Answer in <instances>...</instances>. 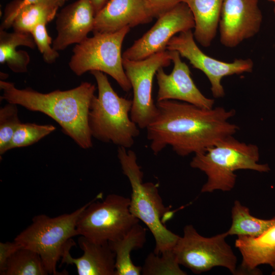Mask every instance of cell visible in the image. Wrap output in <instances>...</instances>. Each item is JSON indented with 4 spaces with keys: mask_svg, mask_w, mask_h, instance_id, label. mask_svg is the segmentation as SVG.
Returning a JSON list of instances; mask_svg holds the SVG:
<instances>
[{
    "mask_svg": "<svg viewBox=\"0 0 275 275\" xmlns=\"http://www.w3.org/2000/svg\"><path fill=\"white\" fill-rule=\"evenodd\" d=\"M130 29L95 33L76 44L69 62L71 70L79 76L88 71H101L113 77L123 91H129L131 86L123 67L121 49Z\"/></svg>",
    "mask_w": 275,
    "mask_h": 275,
    "instance_id": "7",
    "label": "cell"
},
{
    "mask_svg": "<svg viewBox=\"0 0 275 275\" xmlns=\"http://www.w3.org/2000/svg\"><path fill=\"white\" fill-rule=\"evenodd\" d=\"M91 3L95 15L105 5L108 0H89Z\"/></svg>",
    "mask_w": 275,
    "mask_h": 275,
    "instance_id": "32",
    "label": "cell"
},
{
    "mask_svg": "<svg viewBox=\"0 0 275 275\" xmlns=\"http://www.w3.org/2000/svg\"><path fill=\"white\" fill-rule=\"evenodd\" d=\"M262 14L258 0H224L218 24L221 43L233 48L260 31Z\"/></svg>",
    "mask_w": 275,
    "mask_h": 275,
    "instance_id": "13",
    "label": "cell"
},
{
    "mask_svg": "<svg viewBox=\"0 0 275 275\" xmlns=\"http://www.w3.org/2000/svg\"><path fill=\"white\" fill-rule=\"evenodd\" d=\"M235 245L242 258L235 274H259L257 267L262 264L275 270V226L256 237L238 236Z\"/></svg>",
    "mask_w": 275,
    "mask_h": 275,
    "instance_id": "18",
    "label": "cell"
},
{
    "mask_svg": "<svg viewBox=\"0 0 275 275\" xmlns=\"http://www.w3.org/2000/svg\"><path fill=\"white\" fill-rule=\"evenodd\" d=\"M48 274L40 255L35 251L22 247L8 260L1 275Z\"/></svg>",
    "mask_w": 275,
    "mask_h": 275,
    "instance_id": "24",
    "label": "cell"
},
{
    "mask_svg": "<svg viewBox=\"0 0 275 275\" xmlns=\"http://www.w3.org/2000/svg\"><path fill=\"white\" fill-rule=\"evenodd\" d=\"M86 205L71 213L54 217L43 214L36 215L32 224L14 240L22 247L37 253L48 274H60L57 270V263L71 238L78 236L76 224Z\"/></svg>",
    "mask_w": 275,
    "mask_h": 275,
    "instance_id": "6",
    "label": "cell"
},
{
    "mask_svg": "<svg viewBox=\"0 0 275 275\" xmlns=\"http://www.w3.org/2000/svg\"><path fill=\"white\" fill-rule=\"evenodd\" d=\"M17 2L20 6L38 4L45 5L58 9L60 7L58 0H17Z\"/></svg>",
    "mask_w": 275,
    "mask_h": 275,
    "instance_id": "31",
    "label": "cell"
},
{
    "mask_svg": "<svg viewBox=\"0 0 275 275\" xmlns=\"http://www.w3.org/2000/svg\"><path fill=\"white\" fill-rule=\"evenodd\" d=\"M174 66L170 74L163 68H159L155 76L158 85L157 102L167 100H178L210 109L214 100L204 96L194 82L188 66L183 62L177 51L169 50Z\"/></svg>",
    "mask_w": 275,
    "mask_h": 275,
    "instance_id": "14",
    "label": "cell"
},
{
    "mask_svg": "<svg viewBox=\"0 0 275 275\" xmlns=\"http://www.w3.org/2000/svg\"><path fill=\"white\" fill-rule=\"evenodd\" d=\"M177 261L173 249L159 255L150 253L145 260L142 274L144 275L175 274L185 275Z\"/></svg>",
    "mask_w": 275,
    "mask_h": 275,
    "instance_id": "25",
    "label": "cell"
},
{
    "mask_svg": "<svg viewBox=\"0 0 275 275\" xmlns=\"http://www.w3.org/2000/svg\"><path fill=\"white\" fill-rule=\"evenodd\" d=\"M273 13H274V14L275 15V7L273 8Z\"/></svg>",
    "mask_w": 275,
    "mask_h": 275,
    "instance_id": "35",
    "label": "cell"
},
{
    "mask_svg": "<svg viewBox=\"0 0 275 275\" xmlns=\"http://www.w3.org/2000/svg\"><path fill=\"white\" fill-rule=\"evenodd\" d=\"M0 88L1 99L48 116L80 147L87 149L93 146L88 116L96 91L94 85L82 82L72 89L42 93L29 88L19 89L13 83L1 80Z\"/></svg>",
    "mask_w": 275,
    "mask_h": 275,
    "instance_id": "2",
    "label": "cell"
},
{
    "mask_svg": "<svg viewBox=\"0 0 275 275\" xmlns=\"http://www.w3.org/2000/svg\"><path fill=\"white\" fill-rule=\"evenodd\" d=\"M22 246L16 242H0V274L4 271L9 258Z\"/></svg>",
    "mask_w": 275,
    "mask_h": 275,
    "instance_id": "30",
    "label": "cell"
},
{
    "mask_svg": "<svg viewBox=\"0 0 275 275\" xmlns=\"http://www.w3.org/2000/svg\"><path fill=\"white\" fill-rule=\"evenodd\" d=\"M195 40L191 30L180 33L171 38L166 49L177 51L181 57L187 59L194 68L202 71L210 83L214 97L225 96V90L221 82L223 77L252 71L254 63L251 59H235L230 63L218 60L205 54Z\"/></svg>",
    "mask_w": 275,
    "mask_h": 275,
    "instance_id": "11",
    "label": "cell"
},
{
    "mask_svg": "<svg viewBox=\"0 0 275 275\" xmlns=\"http://www.w3.org/2000/svg\"><path fill=\"white\" fill-rule=\"evenodd\" d=\"M271 275H275V270L272 271Z\"/></svg>",
    "mask_w": 275,
    "mask_h": 275,
    "instance_id": "34",
    "label": "cell"
},
{
    "mask_svg": "<svg viewBox=\"0 0 275 275\" xmlns=\"http://www.w3.org/2000/svg\"><path fill=\"white\" fill-rule=\"evenodd\" d=\"M95 16L89 0H77L64 7L56 15L57 35L52 42L53 49L63 50L85 40L93 31Z\"/></svg>",
    "mask_w": 275,
    "mask_h": 275,
    "instance_id": "15",
    "label": "cell"
},
{
    "mask_svg": "<svg viewBox=\"0 0 275 275\" xmlns=\"http://www.w3.org/2000/svg\"><path fill=\"white\" fill-rule=\"evenodd\" d=\"M117 156L122 172L131 185L130 211L146 225L152 234L155 241L154 253L159 255L172 250L180 236L171 231L164 225L174 212L163 204L157 184L143 182L144 174L134 151L118 147Z\"/></svg>",
    "mask_w": 275,
    "mask_h": 275,
    "instance_id": "3",
    "label": "cell"
},
{
    "mask_svg": "<svg viewBox=\"0 0 275 275\" xmlns=\"http://www.w3.org/2000/svg\"><path fill=\"white\" fill-rule=\"evenodd\" d=\"M56 130L50 124L21 123L15 130L8 145L7 151L13 148L32 145Z\"/></svg>",
    "mask_w": 275,
    "mask_h": 275,
    "instance_id": "26",
    "label": "cell"
},
{
    "mask_svg": "<svg viewBox=\"0 0 275 275\" xmlns=\"http://www.w3.org/2000/svg\"><path fill=\"white\" fill-rule=\"evenodd\" d=\"M98 89L88 116L91 134L98 141L128 149L139 135L138 126L131 119L132 101L119 96L104 73L92 71Z\"/></svg>",
    "mask_w": 275,
    "mask_h": 275,
    "instance_id": "5",
    "label": "cell"
},
{
    "mask_svg": "<svg viewBox=\"0 0 275 275\" xmlns=\"http://www.w3.org/2000/svg\"><path fill=\"white\" fill-rule=\"evenodd\" d=\"M228 236L226 232L212 237H204L192 225H187L173 251L179 264L194 273L200 274L214 267L221 266L235 274L237 259L226 241Z\"/></svg>",
    "mask_w": 275,
    "mask_h": 275,
    "instance_id": "9",
    "label": "cell"
},
{
    "mask_svg": "<svg viewBox=\"0 0 275 275\" xmlns=\"http://www.w3.org/2000/svg\"><path fill=\"white\" fill-rule=\"evenodd\" d=\"M153 18L143 0H109L95 15L92 32L113 33L149 23Z\"/></svg>",
    "mask_w": 275,
    "mask_h": 275,
    "instance_id": "16",
    "label": "cell"
},
{
    "mask_svg": "<svg viewBox=\"0 0 275 275\" xmlns=\"http://www.w3.org/2000/svg\"><path fill=\"white\" fill-rule=\"evenodd\" d=\"M156 104L157 115L146 128L150 149L155 155L168 146L181 156L203 152L239 130L229 122L236 114L234 109H207L174 100Z\"/></svg>",
    "mask_w": 275,
    "mask_h": 275,
    "instance_id": "1",
    "label": "cell"
},
{
    "mask_svg": "<svg viewBox=\"0 0 275 275\" xmlns=\"http://www.w3.org/2000/svg\"><path fill=\"white\" fill-rule=\"evenodd\" d=\"M171 62L168 50L141 60L123 59V67L133 90L130 118L141 129L146 128L158 114L152 97L154 77L159 68L169 66Z\"/></svg>",
    "mask_w": 275,
    "mask_h": 275,
    "instance_id": "10",
    "label": "cell"
},
{
    "mask_svg": "<svg viewBox=\"0 0 275 275\" xmlns=\"http://www.w3.org/2000/svg\"><path fill=\"white\" fill-rule=\"evenodd\" d=\"M58 8L43 4L20 6L17 0L7 6L0 30L12 26L14 31L30 33L38 24H47L56 16Z\"/></svg>",
    "mask_w": 275,
    "mask_h": 275,
    "instance_id": "19",
    "label": "cell"
},
{
    "mask_svg": "<svg viewBox=\"0 0 275 275\" xmlns=\"http://www.w3.org/2000/svg\"><path fill=\"white\" fill-rule=\"evenodd\" d=\"M259 158L257 145L240 142L230 136L204 152L195 154L190 166L207 176L202 193H212L216 190L230 191L236 183V171L250 170L264 173L270 170L268 164L259 163Z\"/></svg>",
    "mask_w": 275,
    "mask_h": 275,
    "instance_id": "4",
    "label": "cell"
},
{
    "mask_svg": "<svg viewBox=\"0 0 275 275\" xmlns=\"http://www.w3.org/2000/svg\"><path fill=\"white\" fill-rule=\"evenodd\" d=\"M83 254L73 258L70 250L74 242L71 239L65 246L62 257V263L74 265L78 275H115V254L108 241H96L83 236L78 238Z\"/></svg>",
    "mask_w": 275,
    "mask_h": 275,
    "instance_id": "17",
    "label": "cell"
},
{
    "mask_svg": "<svg viewBox=\"0 0 275 275\" xmlns=\"http://www.w3.org/2000/svg\"><path fill=\"white\" fill-rule=\"evenodd\" d=\"M270 1H271L272 2H273L274 3H275V0H269Z\"/></svg>",
    "mask_w": 275,
    "mask_h": 275,
    "instance_id": "36",
    "label": "cell"
},
{
    "mask_svg": "<svg viewBox=\"0 0 275 275\" xmlns=\"http://www.w3.org/2000/svg\"><path fill=\"white\" fill-rule=\"evenodd\" d=\"M232 223L227 231L228 235L258 237L275 226V216L265 219L254 216L248 207L235 200L231 210Z\"/></svg>",
    "mask_w": 275,
    "mask_h": 275,
    "instance_id": "23",
    "label": "cell"
},
{
    "mask_svg": "<svg viewBox=\"0 0 275 275\" xmlns=\"http://www.w3.org/2000/svg\"><path fill=\"white\" fill-rule=\"evenodd\" d=\"M224 0H181L190 9L195 21V39L202 46H210L218 28Z\"/></svg>",
    "mask_w": 275,
    "mask_h": 275,
    "instance_id": "20",
    "label": "cell"
},
{
    "mask_svg": "<svg viewBox=\"0 0 275 275\" xmlns=\"http://www.w3.org/2000/svg\"><path fill=\"white\" fill-rule=\"evenodd\" d=\"M157 18L154 25L123 53V59L141 60L163 51L176 34L195 27L192 13L183 2L178 3Z\"/></svg>",
    "mask_w": 275,
    "mask_h": 275,
    "instance_id": "12",
    "label": "cell"
},
{
    "mask_svg": "<svg viewBox=\"0 0 275 275\" xmlns=\"http://www.w3.org/2000/svg\"><path fill=\"white\" fill-rule=\"evenodd\" d=\"M34 48L36 43L30 33L14 31L8 33L0 30V63H6L15 73H25L30 61L29 53L24 50H17L18 46Z\"/></svg>",
    "mask_w": 275,
    "mask_h": 275,
    "instance_id": "22",
    "label": "cell"
},
{
    "mask_svg": "<svg viewBox=\"0 0 275 275\" xmlns=\"http://www.w3.org/2000/svg\"><path fill=\"white\" fill-rule=\"evenodd\" d=\"M58 1L59 2L60 7H62L65 4V3L68 0H58Z\"/></svg>",
    "mask_w": 275,
    "mask_h": 275,
    "instance_id": "33",
    "label": "cell"
},
{
    "mask_svg": "<svg viewBox=\"0 0 275 275\" xmlns=\"http://www.w3.org/2000/svg\"><path fill=\"white\" fill-rule=\"evenodd\" d=\"M17 104L8 102L0 108V155L7 151L8 145L18 126L21 123Z\"/></svg>",
    "mask_w": 275,
    "mask_h": 275,
    "instance_id": "27",
    "label": "cell"
},
{
    "mask_svg": "<svg viewBox=\"0 0 275 275\" xmlns=\"http://www.w3.org/2000/svg\"><path fill=\"white\" fill-rule=\"evenodd\" d=\"M102 197L100 193L87 203L77 219L78 236L96 241L117 240L140 221L130 211V198L113 194L97 201Z\"/></svg>",
    "mask_w": 275,
    "mask_h": 275,
    "instance_id": "8",
    "label": "cell"
},
{
    "mask_svg": "<svg viewBox=\"0 0 275 275\" xmlns=\"http://www.w3.org/2000/svg\"><path fill=\"white\" fill-rule=\"evenodd\" d=\"M147 229L139 224L134 225L121 238L108 241L115 254V275H140L142 267L135 265L130 258L134 250L143 247L146 241Z\"/></svg>",
    "mask_w": 275,
    "mask_h": 275,
    "instance_id": "21",
    "label": "cell"
},
{
    "mask_svg": "<svg viewBox=\"0 0 275 275\" xmlns=\"http://www.w3.org/2000/svg\"><path fill=\"white\" fill-rule=\"evenodd\" d=\"M46 25L45 23L39 24L31 33L43 60L47 64H52L59 58V53L51 46V38L48 34Z\"/></svg>",
    "mask_w": 275,
    "mask_h": 275,
    "instance_id": "28",
    "label": "cell"
},
{
    "mask_svg": "<svg viewBox=\"0 0 275 275\" xmlns=\"http://www.w3.org/2000/svg\"><path fill=\"white\" fill-rule=\"evenodd\" d=\"M143 1L153 18H158L162 14L181 2V0Z\"/></svg>",
    "mask_w": 275,
    "mask_h": 275,
    "instance_id": "29",
    "label": "cell"
}]
</instances>
